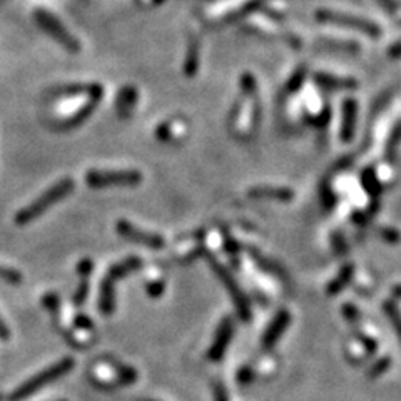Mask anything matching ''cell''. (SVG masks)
<instances>
[{"label":"cell","instance_id":"obj_1","mask_svg":"<svg viewBox=\"0 0 401 401\" xmlns=\"http://www.w3.org/2000/svg\"><path fill=\"white\" fill-rule=\"evenodd\" d=\"M74 191V181L71 177H64L61 179L59 182H56L54 186L45 191L42 196H39L32 204L25 206L24 209H21L17 214H15V224L17 226H25L32 221H36L37 217H41L42 214L47 211L49 208H52L54 204L67 197Z\"/></svg>","mask_w":401,"mask_h":401},{"label":"cell","instance_id":"obj_2","mask_svg":"<svg viewBox=\"0 0 401 401\" xmlns=\"http://www.w3.org/2000/svg\"><path fill=\"white\" fill-rule=\"evenodd\" d=\"M72 368H74L72 358H62V360L57 361L56 365L42 369V371L37 373L36 376H32L30 380H27L25 383H22L21 387L15 389L12 395L9 396V401H24L25 398H29V396H32L34 393H37L39 389L47 387V384L54 383V381L61 380V378L67 375Z\"/></svg>","mask_w":401,"mask_h":401},{"label":"cell","instance_id":"obj_3","mask_svg":"<svg viewBox=\"0 0 401 401\" xmlns=\"http://www.w3.org/2000/svg\"><path fill=\"white\" fill-rule=\"evenodd\" d=\"M141 181L139 171H89L85 176V182L96 189L107 186H136Z\"/></svg>","mask_w":401,"mask_h":401},{"label":"cell","instance_id":"obj_4","mask_svg":"<svg viewBox=\"0 0 401 401\" xmlns=\"http://www.w3.org/2000/svg\"><path fill=\"white\" fill-rule=\"evenodd\" d=\"M116 229L122 237H126L127 241L136 244H141V246L151 248V249H161L164 248V239L161 236L154 235V232H147L139 229L138 226L131 224L129 221H119L116 224Z\"/></svg>","mask_w":401,"mask_h":401},{"label":"cell","instance_id":"obj_5","mask_svg":"<svg viewBox=\"0 0 401 401\" xmlns=\"http://www.w3.org/2000/svg\"><path fill=\"white\" fill-rule=\"evenodd\" d=\"M211 263V268H213V271L216 272L217 274V278L223 281V284L226 286V290L229 291V294H231V299H232V303H235L236 307H237V313L241 314L244 319H249V303H248V299H246V296L243 294V291H241V288L237 286L235 279H232V276L229 274L228 271L224 270L223 266H221L217 261H214L211 259L209 261Z\"/></svg>","mask_w":401,"mask_h":401},{"label":"cell","instance_id":"obj_6","mask_svg":"<svg viewBox=\"0 0 401 401\" xmlns=\"http://www.w3.org/2000/svg\"><path fill=\"white\" fill-rule=\"evenodd\" d=\"M231 336H232V321L229 318H226L219 325V328H217L216 338H214V343L211 346V351H209V358H211L213 361H217L223 358L226 348H228L229 341H231Z\"/></svg>","mask_w":401,"mask_h":401},{"label":"cell","instance_id":"obj_7","mask_svg":"<svg viewBox=\"0 0 401 401\" xmlns=\"http://www.w3.org/2000/svg\"><path fill=\"white\" fill-rule=\"evenodd\" d=\"M290 321H291V316L288 311H281V313L276 314V318L272 319L270 328H268L266 333H264V338H263L264 348H271V346L274 345L279 338H281V334L284 333V329L288 328Z\"/></svg>","mask_w":401,"mask_h":401},{"label":"cell","instance_id":"obj_8","mask_svg":"<svg viewBox=\"0 0 401 401\" xmlns=\"http://www.w3.org/2000/svg\"><path fill=\"white\" fill-rule=\"evenodd\" d=\"M112 279L104 278L100 284V294H99V310L102 314H112L116 310V290Z\"/></svg>","mask_w":401,"mask_h":401},{"label":"cell","instance_id":"obj_9","mask_svg":"<svg viewBox=\"0 0 401 401\" xmlns=\"http://www.w3.org/2000/svg\"><path fill=\"white\" fill-rule=\"evenodd\" d=\"M141 264H142V261L139 258H127V259L120 261V263L118 264H114V266L109 270L106 278L116 281V279H120V278H124V276L131 274V272L138 271L139 268H141Z\"/></svg>","mask_w":401,"mask_h":401},{"label":"cell","instance_id":"obj_10","mask_svg":"<svg viewBox=\"0 0 401 401\" xmlns=\"http://www.w3.org/2000/svg\"><path fill=\"white\" fill-rule=\"evenodd\" d=\"M249 196L256 199H274V201H290L293 193L284 188H256L249 191Z\"/></svg>","mask_w":401,"mask_h":401},{"label":"cell","instance_id":"obj_11","mask_svg":"<svg viewBox=\"0 0 401 401\" xmlns=\"http://www.w3.org/2000/svg\"><path fill=\"white\" fill-rule=\"evenodd\" d=\"M351 276H353V266H349L348 264V266L343 268V271L338 274V278L331 283V286L328 288V293L334 294V293H338V291H341L343 288L349 283Z\"/></svg>","mask_w":401,"mask_h":401},{"label":"cell","instance_id":"obj_12","mask_svg":"<svg viewBox=\"0 0 401 401\" xmlns=\"http://www.w3.org/2000/svg\"><path fill=\"white\" fill-rule=\"evenodd\" d=\"M0 281L19 286V284H22V272L14 270V268L0 266Z\"/></svg>","mask_w":401,"mask_h":401},{"label":"cell","instance_id":"obj_13","mask_svg":"<svg viewBox=\"0 0 401 401\" xmlns=\"http://www.w3.org/2000/svg\"><path fill=\"white\" fill-rule=\"evenodd\" d=\"M384 313H387V316L391 319L393 328H395L396 334H398V340L401 341V313H400V310L395 305H393V303H384Z\"/></svg>","mask_w":401,"mask_h":401},{"label":"cell","instance_id":"obj_14","mask_svg":"<svg viewBox=\"0 0 401 401\" xmlns=\"http://www.w3.org/2000/svg\"><path fill=\"white\" fill-rule=\"evenodd\" d=\"M89 294V276H80V284L74 294V305L83 306Z\"/></svg>","mask_w":401,"mask_h":401},{"label":"cell","instance_id":"obj_15","mask_svg":"<svg viewBox=\"0 0 401 401\" xmlns=\"http://www.w3.org/2000/svg\"><path fill=\"white\" fill-rule=\"evenodd\" d=\"M346 112L348 114H345V126H343V139L345 141H349L351 139V134H353V118H354V106L351 102L346 104Z\"/></svg>","mask_w":401,"mask_h":401},{"label":"cell","instance_id":"obj_16","mask_svg":"<svg viewBox=\"0 0 401 401\" xmlns=\"http://www.w3.org/2000/svg\"><path fill=\"white\" fill-rule=\"evenodd\" d=\"M74 325H76V328H79L80 331L94 329V325H92L91 319H89L87 316H84V314H77L76 319H74Z\"/></svg>","mask_w":401,"mask_h":401},{"label":"cell","instance_id":"obj_17","mask_svg":"<svg viewBox=\"0 0 401 401\" xmlns=\"http://www.w3.org/2000/svg\"><path fill=\"white\" fill-rule=\"evenodd\" d=\"M388 366H389V360H387V358H384V360H381L380 363L375 365L371 369H369V376H380L381 373H383L384 369L388 368Z\"/></svg>","mask_w":401,"mask_h":401},{"label":"cell","instance_id":"obj_18","mask_svg":"<svg viewBox=\"0 0 401 401\" xmlns=\"http://www.w3.org/2000/svg\"><path fill=\"white\" fill-rule=\"evenodd\" d=\"M214 396H216V401H229V396L228 393H226V389L223 388V384H216V388H214Z\"/></svg>","mask_w":401,"mask_h":401},{"label":"cell","instance_id":"obj_19","mask_svg":"<svg viewBox=\"0 0 401 401\" xmlns=\"http://www.w3.org/2000/svg\"><path fill=\"white\" fill-rule=\"evenodd\" d=\"M10 338V329L9 326L6 325V321H3L2 316H0V340L2 341H7Z\"/></svg>","mask_w":401,"mask_h":401},{"label":"cell","instance_id":"obj_20","mask_svg":"<svg viewBox=\"0 0 401 401\" xmlns=\"http://www.w3.org/2000/svg\"><path fill=\"white\" fill-rule=\"evenodd\" d=\"M147 291H149L151 296H159V293L162 291V283L149 284V286H147Z\"/></svg>","mask_w":401,"mask_h":401},{"label":"cell","instance_id":"obj_21","mask_svg":"<svg viewBox=\"0 0 401 401\" xmlns=\"http://www.w3.org/2000/svg\"><path fill=\"white\" fill-rule=\"evenodd\" d=\"M393 294H395L396 298H401V286H396L395 290H393Z\"/></svg>","mask_w":401,"mask_h":401},{"label":"cell","instance_id":"obj_22","mask_svg":"<svg viewBox=\"0 0 401 401\" xmlns=\"http://www.w3.org/2000/svg\"><path fill=\"white\" fill-rule=\"evenodd\" d=\"M59 401H64V400H59Z\"/></svg>","mask_w":401,"mask_h":401}]
</instances>
